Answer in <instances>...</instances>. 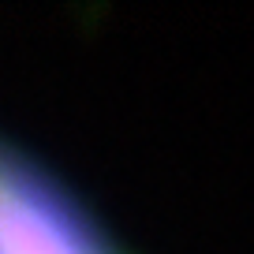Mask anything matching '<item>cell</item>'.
Masks as SVG:
<instances>
[{"label": "cell", "mask_w": 254, "mask_h": 254, "mask_svg": "<svg viewBox=\"0 0 254 254\" xmlns=\"http://www.w3.org/2000/svg\"><path fill=\"white\" fill-rule=\"evenodd\" d=\"M0 254H116L53 180L0 150Z\"/></svg>", "instance_id": "obj_1"}]
</instances>
